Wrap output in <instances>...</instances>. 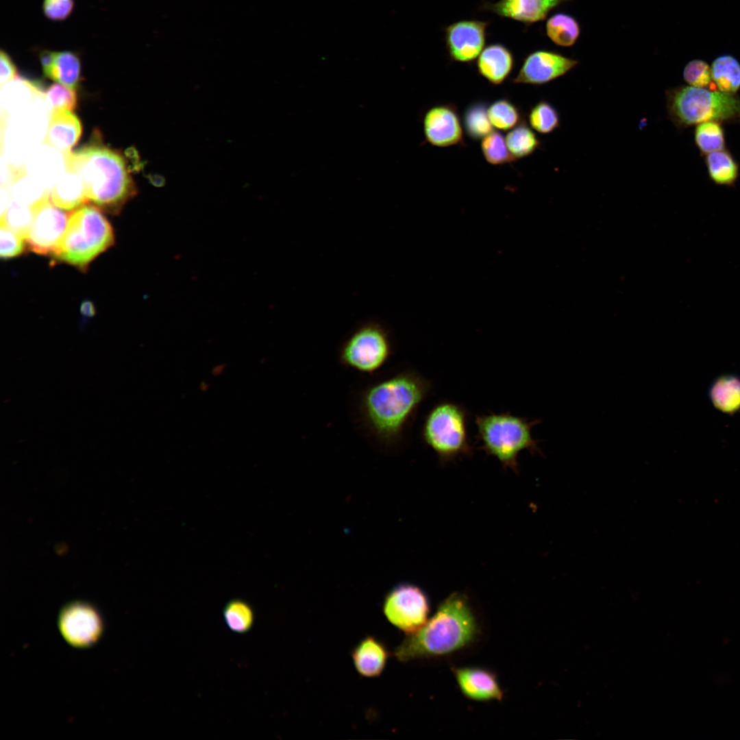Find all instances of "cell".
Returning a JSON list of instances; mask_svg holds the SVG:
<instances>
[{
  "label": "cell",
  "mask_w": 740,
  "mask_h": 740,
  "mask_svg": "<svg viewBox=\"0 0 740 740\" xmlns=\"http://www.w3.org/2000/svg\"><path fill=\"white\" fill-rule=\"evenodd\" d=\"M432 390V383L413 370L401 371L367 387L359 399L364 425L380 442L393 445Z\"/></svg>",
  "instance_id": "1"
},
{
  "label": "cell",
  "mask_w": 740,
  "mask_h": 740,
  "mask_svg": "<svg viewBox=\"0 0 740 740\" xmlns=\"http://www.w3.org/2000/svg\"><path fill=\"white\" fill-rule=\"evenodd\" d=\"M480 631L469 598L463 593L453 592L419 630L406 636L393 654L402 663L447 656L469 647Z\"/></svg>",
  "instance_id": "2"
},
{
  "label": "cell",
  "mask_w": 740,
  "mask_h": 740,
  "mask_svg": "<svg viewBox=\"0 0 740 740\" xmlns=\"http://www.w3.org/2000/svg\"><path fill=\"white\" fill-rule=\"evenodd\" d=\"M66 171L82 180L86 196L101 210L119 213L137 190L125 158L93 140L63 157Z\"/></svg>",
  "instance_id": "3"
},
{
  "label": "cell",
  "mask_w": 740,
  "mask_h": 740,
  "mask_svg": "<svg viewBox=\"0 0 740 740\" xmlns=\"http://www.w3.org/2000/svg\"><path fill=\"white\" fill-rule=\"evenodd\" d=\"M539 419L530 420L510 412L477 415L474 423L477 439L486 454L495 458L506 469L518 471V456L524 450L541 454L538 441L532 434Z\"/></svg>",
  "instance_id": "4"
},
{
  "label": "cell",
  "mask_w": 740,
  "mask_h": 740,
  "mask_svg": "<svg viewBox=\"0 0 740 740\" xmlns=\"http://www.w3.org/2000/svg\"><path fill=\"white\" fill-rule=\"evenodd\" d=\"M114 242L113 230L101 209L85 204L69 214L64 232L52 255L83 271Z\"/></svg>",
  "instance_id": "5"
},
{
  "label": "cell",
  "mask_w": 740,
  "mask_h": 740,
  "mask_svg": "<svg viewBox=\"0 0 740 740\" xmlns=\"http://www.w3.org/2000/svg\"><path fill=\"white\" fill-rule=\"evenodd\" d=\"M669 119L679 127L706 121L740 120V98L735 94L692 86H680L665 92Z\"/></svg>",
  "instance_id": "6"
},
{
  "label": "cell",
  "mask_w": 740,
  "mask_h": 740,
  "mask_svg": "<svg viewBox=\"0 0 740 740\" xmlns=\"http://www.w3.org/2000/svg\"><path fill=\"white\" fill-rule=\"evenodd\" d=\"M468 417L463 406L450 401L437 403L426 415L421 436L442 464L472 454Z\"/></svg>",
  "instance_id": "7"
},
{
  "label": "cell",
  "mask_w": 740,
  "mask_h": 740,
  "mask_svg": "<svg viewBox=\"0 0 740 740\" xmlns=\"http://www.w3.org/2000/svg\"><path fill=\"white\" fill-rule=\"evenodd\" d=\"M393 350L387 328L378 321H369L360 325L343 342L339 361L356 371L373 373L388 361Z\"/></svg>",
  "instance_id": "8"
},
{
  "label": "cell",
  "mask_w": 740,
  "mask_h": 740,
  "mask_svg": "<svg viewBox=\"0 0 740 740\" xmlns=\"http://www.w3.org/2000/svg\"><path fill=\"white\" fill-rule=\"evenodd\" d=\"M382 612L388 621L406 635L419 630L428 621L430 602L427 593L419 586L400 583L385 595Z\"/></svg>",
  "instance_id": "9"
},
{
  "label": "cell",
  "mask_w": 740,
  "mask_h": 740,
  "mask_svg": "<svg viewBox=\"0 0 740 740\" xmlns=\"http://www.w3.org/2000/svg\"><path fill=\"white\" fill-rule=\"evenodd\" d=\"M29 207L32 220L25 237L27 246L38 254H53L64 232L69 214L51 202L48 191Z\"/></svg>",
  "instance_id": "10"
},
{
  "label": "cell",
  "mask_w": 740,
  "mask_h": 740,
  "mask_svg": "<svg viewBox=\"0 0 740 740\" xmlns=\"http://www.w3.org/2000/svg\"><path fill=\"white\" fill-rule=\"evenodd\" d=\"M58 626L64 640L76 648H88L97 643L104 631V621L99 610L84 601L64 605L58 614Z\"/></svg>",
  "instance_id": "11"
},
{
  "label": "cell",
  "mask_w": 740,
  "mask_h": 740,
  "mask_svg": "<svg viewBox=\"0 0 740 740\" xmlns=\"http://www.w3.org/2000/svg\"><path fill=\"white\" fill-rule=\"evenodd\" d=\"M576 59L549 49L528 53L512 82L515 84L542 86L561 77L578 64Z\"/></svg>",
  "instance_id": "12"
},
{
  "label": "cell",
  "mask_w": 740,
  "mask_h": 740,
  "mask_svg": "<svg viewBox=\"0 0 740 740\" xmlns=\"http://www.w3.org/2000/svg\"><path fill=\"white\" fill-rule=\"evenodd\" d=\"M487 21L461 20L444 29L445 47L454 62L471 63L485 47Z\"/></svg>",
  "instance_id": "13"
},
{
  "label": "cell",
  "mask_w": 740,
  "mask_h": 740,
  "mask_svg": "<svg viewBox=\"0 0 740 740\" xmlns=\"http://www.w3.org/2000/svg\"><path fill=\"white\" fill-rule=\"evenodd\" d=\"M423 129L426 141L437 147H448L464 143V129L455 106H433L424 114Z\"/></svg>",
  "instance_id": "14"
},
{
  "label": "cell",
  "mask_w": 740,
  "mask_h": 740,
  "mask_svg": "<svg viewBox=\"0 0 740 740\" xmlns=\"http://www.w3.org/2000/svg\"><path fill=\"white\" fill-rule=\"evenodd\" d=\"M456 684L462 694L476 702L500 701L503 689L497 675L491 670L478 666L452 668Z\"/></svg>",
  "instance_id": "15"
},
{
  "label": "cell",
  "mask_w": 740,
  "mask_h": 740,
  "mask_svg": "<svg viewBox=\"0 0 740 740\" xmlns=\"http://www.w3.org/2000/svg\"><path fill=\"white\" fill-rule=\"evenodd\" d=\"M569 1L570 0H499L494 3L484 2L480 9L530 26L545 20L552 10Z\"/></svg>",
  "instance_id": "16"
},
{
  "label": "cell",
  "mask_w": 740,
  "mask_h": 740,
  "mask_svg": "<svg viewBox=\"0 0 740 740\" xmlns=\"http://www.w3.org/2000/svg\"><path fill=\"white\" fill-rule=\"evenodd\" d=\"M82 126L79 118L71 110L51 111L44 143L56 149L63 157L69 155L79 141Z\"/></svg>",
  "instance_id": "17"
},
{
  "label": "cell",
  "mask_w": 740,
  "mask_h": 740,
  "mask_svg": "<svg viewBox=\"0 0 740 740\" xmlns=\"http://www.w3.org/2000/svg\"><path fill=\"white\" fill-rule=\"evenodd\" d=\"M39 59L46 77L70 88L77 87L81 79L82 64L76 52L43 49Z\"/></svg>",
  "instance_id": "18"
},
{
  "label": "cell",
  "mask_w": 740,
  "mask_h": 740,
  "mask_svg": "<svg viewBox=\"0 0 740 740\" xmlns=\"http://www.w3.org/2000/svg\"><path fill=\"white\" fill-rule=\"evenodd\" d=\"M357 673L364 678H377L387 665L390 652L386 644L373 635L363 637L351 652Z\"/></svg>",
  "instance_id": "19"
},
{
  "label": "cell",
  "mask_w": 740,
  "mask_h": 740,
  "mask_svg": "<svg viewBox=\"0 0 740 740\" xmlns=\"http://www.w3.org/2000/svg\"><path fill=\"white\" fill-rule=\"evenodd\" d=\"M515 59L512 51L501 43L485 47L476 60L478 73L494 86L503 84L512 72Z\"/></svg>",
  "instance_id": "20"
},
{
  "label": "cell",
  "mask_w": 740,
  "mask_h": 740,
  "mask_svg": "<svg viewBox=\"0 0 740 740\" xmlns=\"http://www.w3.org/2000/svg\"><path fill=\"white\" fill-rule=\"evenodd\" d=\"M49 192L51 202L64 210H75L89 201L81 178L68 171L56 182Z\"/></svg>",
  "instance_id": "21"
},
{
  "label": "cell",
  "mask_w": 740,
  "mask_h": 740,
  "mask_svg": "<svg viewBox=\"0 0 740 740\" xmlns=\"http://www.w3.org/2000/svg\"><path fill=\"white\" fill-rule=\"evenodd\" d=\"M545 33L548 38L556 45L569 47L578 41L581 34L580 25L572 15L557 12L547 20Z\"/></svg>",
  "instance_id": "22"
},
{
  "label": "cell",
  "mask_w": 740,
  "mask_h": 740,
  "mask_svg": "<svg viewBox=\"0 0 740 740\" xmlns=\"http://www.w3.org/2000/svg\"><path fill=\"white\" fill-rule=\"evenodd\" d=\"M712 81L718 90L735 94L740 88V63L732 56L717 57L711 66Z\"/></svg>",
  "instance_id": "23"
},
{
  "label": "cell",
  "mask_w": 740,
  "mask_h": 740,
  "mask_svg": "<svg viewBox=\"0 0 740 740\" xmlns=\"http://www.w3.org/2000/svg\"><path fill=\"white\" fill-rule=\"evenodd\" d=\"M710 397L713 405L724 412L740 408V379L734 375L718 378L712 384Z\"/></svg>",
  "instance_id": "24"
},
{
  "label": "cell",
  "mask_w": 740,
  "mask_h": 740,
  "mask_svg": "<svg viewBox=\"0 0 740 740\" xmlns=\"http://www.w3.org/2000/svg\"><path fill=\"white\" fill-rule=\"evenodd\" d=\"M505 139L508 149L515 160L530 156L541 145V140L525 120L510 130Z\"/></svg>",
  "instance_id": "25"
},
{
  "label": "cell",
  "mask_w": 740,
  "mask_h": 740,
  "mask_svg": "<svg viewBox=\"0 0 740 740\" xmlns=\"http://www.w3.org/2000/svg\"><path fill=\"white\" fill-rule=\"evenodd\" d=\"M488 105L482 101L471 103L463 116V129L468 137L473 140H482L493 131L487 112Z\"/></svg>",
  "instance_id": "26"
},
{
  "label": "cell",
  "mask_w": 740,
  "mask_h": 740,
  "mask_svg": "<svg viewBox=\"0 0 740 740\" xmlns=\"http://www.w3.org/2000/svg\"><path fill=\"white\" fill-rule=\"evenodd\" d=\"M706 162L709 176L716 184L730 185L737 180L738 165L728 151L722 149L708 153Z\"/></svg>",
  "instance_id": "27"
},
{
  "label": "cell",
  "mask_w": 740,
  "mask_h": 740,
  "mask_svg": "<svg viewBox=\"0 0 740 740\" xmlns=\"http://www.w3.org/2000/svg\"><path fill=\"white\" fill-rule=\"evenodd\" d=\"M487 112L492 126L503 132L513 129L524 121L519 108L507 98L494 101L488 106Z\"/></svg>",
  "instance_id": "28"
},
{
  "label": "cell",
  "mask_w": 740,
  "mask_h": 740,
  "mask_svg": "<svg viewBox=\"0 0 740 740\" xmlns=\"http://www.w3.org/2000/svg\"><path fill=\"white\" fill-rule=\"evenodd\" d=\"M223 616L227 626L237 634L248 632L253 627L255 615L251 606L240 599L228 602L223 610Z\"/></svg>",
  "instance_id": "29"
},
{
  "label": "cell",
  "mask_w": 740,
  "mask_h": 740,
  "mask_svg": "<svg viewBox=\"0 0 740 740\" xmlns=\"http://www.w3.org/2000/svg\"><path fill=\"white\" fill-rule=\"evenodd\" d=\"M530 127L541 134H549L560 125V116L550 101L541 99L530 108L528 114Z\"/></svg>",
  "instance_id": "30"
},
{
  "label": "cell",
  "mask_w": 740,
  "mask_h": 740,
  "mask_svg": "<svg viewBox=\"0 0 740 740\" xmlns=\"http://www.w3.org/2000/svg\"><path fill=\"white\" fill-rule=\"evenodd\" d=\"M480 148L485 160L491 165H503L515 160L511 156L505 137L497 131H492L481 140Z\"/></svg>",
  "instance_id": "31"
},
{
  "label": "cell",
  "mask_w": 740,
  "mask_h": 740,
  "mask_svg": "<svg viewBox=\"0 0 740 740\" xmlns=\"http://www.w3.org/2000/svg\"><path fill=\"white\" fill-rule=\"evenodd\" d=\"M695 140L700 150L710 153L724 149V134L719 122L706 121L698 124L695 131Z\"/></svg>",
  "instance_id": "32"
},
{
  "label": "cell",
  "mask_w": 740,
  "mask_h": 740,
  "mask_svg": "<svg viewBox=\"0 0 740 740\" xmlns=\"http://www.w3.org/2000/svg\"><path fill=\"white\" fill-rule=\"evenodd\" d=\"M32 220L30 207L18 201H12L1 215V222L18 233L25 239Z\"/></svg>",
  "instance_id": "33"
},
{
  "label": "cell",
  "mask_w": 740,
  "mask_h": 740,
  "mask_svg": "<svg viewBox=\"0 0 740 740\" xmlns=\"http://www.w3.org/2000/svg\"><path fill=\"white\" fill-rule=\"evenodd\" d=\"M46 100L51 111L57 110H73L77 106V95L75 89L62 84L51 85L46 92Z\"/></svg>",
  "instance_id": "34"
},
{
  "label": "cell",
  "mask_w": 740,
  "mask_h": 740,
  "mask_svg": "<svg viewBox=\"0 0 740 740\" xmlns=\"http://www.w3.org/2000/svg\"><path fill=\"white\" fill-rule=\"evenodd\" d=\"M683 78L689 86L706 88L712 81L711 67L704 60H691L684 68Z\"/></svg>",
  "instance_id": "35"
},
{
  "label": "cell",
  "mask_w": 740,
  "mask_h": 740,
  "mask_svg": "<svg viewBox=\"0 0 740 740\" xmlns=\"http://www.w3.org/2000/svg\"><path fill=\"white\" fill-rule=\"evenodd\" d=\"M0 255L1 258H13L21 254L24 249L25 239L18 233L1 222Z\"/></svg>",
  "instance_id": "36"
},
{
  "label": "cell",
  "mask_w": 740,
  "mask_h": 740,
  "mask_svg": "<svg viewBox=\"0 0 740 740\" xmlns=\"http://www.w3.org/2000/svg\"><path fill=\"white\" fill-rule=\"evenodd\" d=\"M75 8L74 0H43L42 9L45 16L54 22L66 20Z\"/></svg>",
  "instance_id": "37"
},
{
  "label": "cell",
  "mask_w": 740,
  "mask_h": 740,
  "mask_svg": "<svg viewBox=\"0 0 740 740\" xmlns=\"http://www.w3.org/2000/svg\"><path fill=\"white\" fill-rule=\"evenodd\" d=\"M0 84L2 87L17 77V69L9 54L1 49L0 53Z\"/></svg>",
  "instance_id": "38"
},
{
  "label": "cell",
  "mask_w": 740,
  "mask_h": 740,
  "mask_svg": "<svg viewBox=\"0 0 740 740\" xmlns=\"http://www.w3.org/2000/svg\"><path fill=\"white\" fill-rule=\"evenodd\" d=\"M213 369H217V371H215L212 372L214 375H216V374L219 375L223 371V370L224 369V366L221 367V366L219 365L217 367H214Z\"/></svg>",
  "instance_id": "39"
}]
</instances>
